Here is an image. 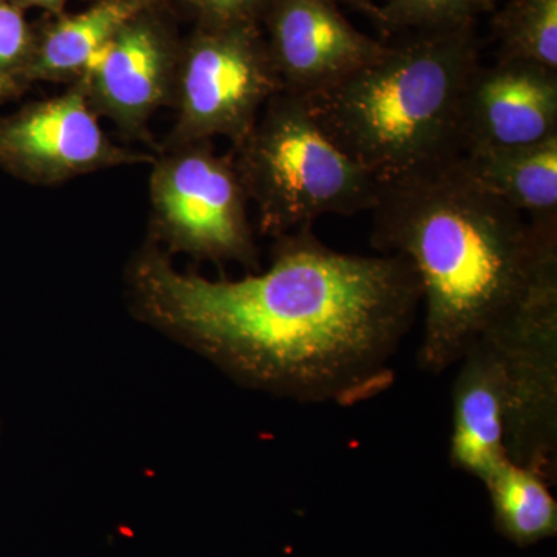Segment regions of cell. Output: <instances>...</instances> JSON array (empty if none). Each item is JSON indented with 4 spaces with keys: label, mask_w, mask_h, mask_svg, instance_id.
Instances as JSON below:
<instances>
[{
    "label": "cell",
    "mask_w": 557,
    "mask_h": 557,
    "mask_svg": "<svg viewBox=\"0 0 557 557\" xmlns=\"http://www.w3.org/2000/svg\"><path fill=\"white\" fill-rule=\"evenodd\" d=\"M161 0L95 2L81 13H62L35 25V50L28 81L79 83L98 53L139 11Z\"/></svg>",
    "instance_id": "13"
},
{
    "label": "cell",
    "mask_w": 557,
    "mask_h": 557,
    "mask_svg": "<svg viewBox=\"0 0 557 557\" xmlns=\"http://www.w3.org/2000/svg\"><path fill=\"white\" fill-rule=\"evenodd\" d=\"M132 307L231 379L300 403L357 405L394 381L421 306L398 255H348L313 225L276 237L270 269L230 281L183 273L148 240L131 262Z\"/></svg>",
    "instance_id": "1"
},
{
    "label": "cell",
    "mask_w": 557,
    "mask_h": 557,
    "mask_svg": "<svg viewBox=\"0 0 557 557\" xmlns=\"http://www.w3.org/2000/svg\"><path fill=\"white\" fill-rule=\"evenodd\" d=\"M486 338L508 383L509 460L557 482V267L545 271Z\"/></svg>",
    "instance_id": "7"
},
{
    "label": "cell",
    "mask_w": 557,
    "mask_h": 557,
    "mask_svg": "<svg viewBox=\"0 0 557 557\" xmlns=\"http://www.w3.org/2000/svg\"><path fill=\"white\" fill-rule=\"evenodd\" d=\"M557 137V72L522 61L479 65L461 113L468 152L515 149Z\"/></svg>",
    "instance_id": "11"
},
{
    "label": "cell",
    "mask_w": 557,
    "mask_h": 557,
    "mask_svg": "<svg viewBox=\"0 0 557 557\" xmlns=\"http://www.w3.org/2000/svg\"><path fill=\"white\" fill-rule=\"evenodd\" d=\"M497 60L522 61L557 72V0H508L494 13Z\"/></svg>",
    "instance_id": "16"
},
{
    "label": "cell",
    "mask_w": 557,
    "mask_h": 557,
    "mask_svg": "<svg viewBox=\"0 0 557 557\" xmlns=\"http://www.w3.org/2000/svg\"><path fill=\"white\" fill-rule=\"evenodd\" d=\"M263 38L282 90L313 97L364 67L386 49L359 32L335 0H273Z\"/></svg>",
    "instance_id": "10"
},
{
    "label": "cell",
    "mask_w": 557,
    "mask_h": 557,
    "mask_svg": "<svg viewBox=\"0 0 557 557\" xmlns=\"http://www.w3.org/2000/svg\"><path fill=\"white\" fill-rule=\"evenodd\" d=\"M149 178V240L170 252L259 269L248 196L231 156L212 141L159 149Z\"/></svg>",
    "instance_id": "5"
},
{
    "label": "cell",
    "mask_w": 557,
    "mask_h": 557,
    "mask_svg": "<svg viewBox=\"0 0 557 557\" xmlns=\"http://www.w3.org/2000/svg\"><path fill=\"white\" fill-rule=\"evenodd\" d=\"M480 50L475 24L405 33L304 98L333 143L379 182L410 177L463 156L461 113Z\"/></svg>",
    "instance_id": "3"
},
{
    "label": "cell",
    "mask_w": 557,
    "mask_h": 557,
    "mask_svg": "<svg viewBox=\"0 0 557 557\" xmlns=\"http://www.w3.org/2000/svg\"><path fill=\"white\" fill-rule=\"evenodd\" d=\"M33 50L35 25L25 20V11L0 0V108L30 89Z\"/></svg>",
    "instance_id": "18"
},
{
    "label": "cell",
    "mask_w": 557,
    "mask_h": 557,
    "mask_svg": "<svg viewBox=\"0 0 557 557\" xmlns=\"http://www.w3.org/2000/svg\"><path fill=\"white\" fill-rule=\"evenodd\" d=\"M372 245L416 270L424 306L418 366L440 375L557 267V226L533 225L456 161L380 182Z\"/></svg>",
    "instance_id": "2"
},
{
    "label": "cell",
    "mask_w": 557,
    "mask_h": 557,
    "mask_svg": "<svg viewBox=\"0 0 557 557\" xmlns=\"http://www.w3.org/2000/svg\"><path fill=\"white\" fill-rule=\"evenodd\" d=\"M9 2L22 11L40 9L46 11L49 16H58V14L64 13L67 0H9Z\"/></svg>",
    "instance_id": "20"
},
{
    "label": "cell",
    "mask_w": 557,
    "mask_h": 557,
    "mask_svg": "<svg viewBox=\"0 0 557 557\" xmlns=\"http://www.w3.org/2000/svg\"><path fill=\"white\" fill-rule=\"evenodd\" d=\"M496 0H384L375 16L394 35L478 24Z\"/></svg>",
    "instance_id": "17"
},
{
    "label": "cell",
    "mask_w": 557,
    "mask_h": 557,
    "mask_svg": "<svg viewBox=\"0 0 557 557\" xmlns=\"http://www.w3.org/2000/svg\"><path fill=\"white\" fill-rule=\"evenodd\" d=\"M175 13L185 14L194 28L260 27L273 0H170Z\"/></svg>",
    "instance_id": "19"
},
{
    "label": "cell",
    "mask_w": 557,
    "mask_h": 557,
    "mask_svg": "<svg viewBox=\"0 0 557 557\" xmlns=\"http://www.w3.org/2000/svg\"><path fill=\"white\" fill-rule=\"evenodd\" d=\"M233 159L267 236H284L324 215L372 212L379 200V178L333 143L306 98L289 91L270 98Z\"/></svg>",
    "instance_id": "4"
},
{
    "label": "cell",
    "mask_w": 557,
    "mask_h": 557,
    "mask_svg": "<svg viewBox=\"0 0 557 557\" xmlns=\"http://www.w3.org/2000/svg\"><path fill=\"white\" fill-rule=\"evenodd\" d=\"M170 0L127 21L91 60L79 81L91 110L126 139L153 145L149 121L172 106L182 36Z\"/></svg>",
    "instance_id": "8"
},
{
    "label": "cell",
    "mask_w": 557,
    "mask_h": 557,
    "mask_svg": "<svg viewBox=\"0 0 557 557\" xmlns=\"http://www.w3.org/2000/svg\"><path fill=\"white\" fill-rule=\"evenodd\" d=\"M98 120L79 83L10 115L0 113V168L30 185L58 186L156 159L153 153L115 145Z\"/></svg>",
    "instance_id": "9"
},
{
    "label": "cell",
    "mask_w": 557,
    "mask_h": 557,
    "mask_svg": "<svg viewBox=\"0 0 557 557\" xmlns=\"http://www.w3.org/2000/svg\"><path fill=\"white\" fill-rule=\"evenodd\" d=\"M453 384L449 460L454 469L483 482L509 460L508 383L493 341L482 336L463 358Z\"/></svg>",
    "instance_id": "12"
},
{
    "label": "cell",
    "mask_w": 557,
    "mask_h": 557,
    "mask_svg": "<svg viewBox=\"0 0 557 557\" xmlns=\"http://www.w3.org/2000/svg\"><path fill=\"white\" fill-rule=\"evenodd\" d=\"M282 90L260 27L193 28L182 40L174 126L161 149L212 138L239 145Z\"/></svg>",
    "instance_id": "6"
},
{
    "label": "cell",
    "mask_w": 557,
    "mask_h": 557,
    "mask_svg": "<svg viewBox=\"0 0 557 557\" xmlns=\"http://www.w3.org/2000/svg\"><path fill=\"white\" fill-rule=\"evenodd\" d=\"M458 164L533 225L557 226V137L523 148L468 152Z\"/></svg>",
    "instance_id": "14"
},
{
    "label": "cell",
    "mask_w": 557,
    "mask_h": 557,
    "mask_svg": "<svg viewBox=\"0 0 557 557\" xmlns=\"http://www.w3.org/2000/svg\"><path fill=\"white\" fill-rule=\"evenodd\" d=\"M91 3L95 2H115V0H90Z\"/></svg>",
    "instance_id": "21"
},
{
    "label": "cell",
    "mask_w": 557,
    "mask_h": 557,
    "mask_svg": "<svg viewBox=\"0 0 557 557\" xmlns=\"http://www.w3.org/2000/svg\"><path fill=\"white\" fill-rule=\"evenodd\" d=\"M498 533L519 547L556 536L557 504L547 480L533 469L505 461L483 480Z\"/></svg>",
    "instance_id": "15"
}]
</instances>
